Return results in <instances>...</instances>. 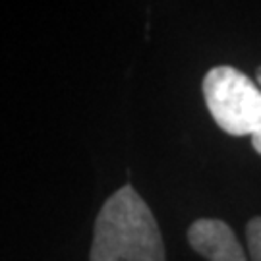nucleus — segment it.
I'll use <instances>...</instances> for the list:
<instances>
[{
  "instance_id": "1",
  "label": "nucleus",
  "mask_w": 261,
  "mask_h": 261,
  "mask_svg": "<svg viewBox=\"0 0 261 261\" xmlns=\"http://www.w3.org/2000/svg\"><path fill=\"white\" fill-rule=\"evenodd\" d=\"M91 261H165L157 221L132 186H122L99 211Z\"/></svg>"
},
{
  "instance_id": "2",
  "label": "nucleus",
  "mask_w": 261,
  "mask_h": 261,
  "mask_svg": "<svg viewBox=\"0 0 261 261\" xmlns=\"http://www.w3.org/2000/svg\"><path fill=\"white\" fill-rule=\"evenodd\" d=\"M203 97L213 120L230 136L261 128V89L232 66H217L203 80Z\"/></svg>"
},
{
  "instance_id": "3",
  "label": "nucleus",
  "mask_w": 261,
  "mask_h": 261,
  "mask_svg": "<svg viewBox=\"0 0 261 261\" xmlns=\"http://www.w3.org/2000/svg\"><path fill=\"white\" fill-rule=\"evenodd\" d=\"M188 242L209 261H246L232 228L219 219H197L188 228Z\"/></svg>"
},
{
  "instance_id": "4",
  "label": "nucleus",
  "mask_w": 261,
  "mask_h": 261,
  "mask_svg": "<svg viewBox=\"0 0 261 261\" xmlns=\"http://www.w3.org/2000/svg\"><path fill=\"white\" fill-rule=\"evenodd\" d=\"M248 248L252 261H261V217H253L246 226Z\"/></svg>"
},
{
  "instance_id": "5",
  "label": "nucleus",
  "mask_w": 261,
  "mask_h": 261,
  "mask_svg": "<svg viewBox=\"0 0 261 261\" xmlns=\"http://www.w3.org/2000/svg\"><path fill=\"white\" fill-rule=\"evenodd\" d=\"M252 145H253V149H255L261 155V128L257 132H253V134H252Z\"/></svg>"
},
{
  "instance_id": "6",
  "label": "nucleus",
  "mask_w": 261,
  "mask_h": 261,
  "mask_svg": "<svg viewBox=\"0 0 261 261\" xmlns=\"http://www.w3.org/2000/svg\"><path fill=\"white\" fill-rule=\"evenodd\" d=\"M257 84L261 85V68H259V70H257Z\"/></svg>"
}]
</instances>
